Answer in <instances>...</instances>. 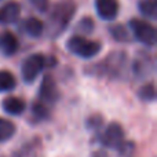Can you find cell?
<instances>
[{
	"instance_id": "1",
	"label": "cell",
	"mask_w": 157,
	"mask_h": 157,
	"mask_svg": "<svg viewBox=\"0 0 157 157\" xmlns=\"http://www.w3.org/2000/svg\"><path fill=\"white\" fill-rule=\"evenodd\" d=\"M75 13H76V4L72 0H62L54 6V8L50 13L48 26H47V30L51 35V37H57L65 32Z\"/></svg>"
},
{
	"instance_id": "2",
	"label": "cell",
	"mask_w": 157,
	"mask_h": 157,
	"mask_svg": "<svg viewBox=\"0 0 157 157\" xmlns=\"http://www.w3.org/2000/svg\"><path fill=\"white\" fill-rule=\"evenodd\" d=\"M66 47H68V50L72 54L77 55L80 58H84V59L95 57L101 51V48H102L98 41L87 40L83 36H72L68 40Z\"/></svg>"
},
{
	"instance_id": "3",
	"label": "cell",
	"mask_w": 157,
	"mask_h": 157,
	"mask_svg": "<svg viewBox=\"0 0 157 157\" xmlns=\"http://www.w3.org/2000/svg\"><path fill=\"white\" fill-rule=\"evenodd\" d=\"M130 28L135 39L142 44L149 47H153L156 44V29L149 22L141 21V19H131Z\"/></svg>"
},
{
	"instance_id": "4",
	"label": "cell",
	"mask_w": 157,
	"mask_h": 157,
	"mask_svg": "<svg viewBox=\"0 0 157 157\" xmlns=\"http://www.w3.org/2000/svg\"><path fill=\"white\" fill-rule=\"evenodd\" d=\"M46 66V58L40 54H33L28 57L22 63V78L26 83H33Z\"/></svg>"
},
{
	"instance_id": "5",
	"label": "cell",
	"mask_w": 157,
	"mask_h": 157,
	"mask_svg": "<svg viewBox=\"0 0 157 157\" xmlns=\"http://www.w3.org/2000/svg\"><path fill=\"white\" fill-rule=\"evenodd\" d=\"M124 141V130L119 123H110L99 135V142L110 149H119Z\"/></svg>"
},
{
	"instance_id": "6",
	"label": "cell",
	"mask_w": 157,
	"mask_h": 157,
	"mask_svg": "<svg viewBox=\"0 0 157 157\" xmlns=\"http://www.w3.org/2000/svg\"><path fill=\"white\" fill-rule=\"evenodd\" d=\"M39 97L43 101V103H55L59 98V91H58V87L55 84L54 78L51 76H44L43 81L40 84V90H39Z\"/></svg>"
},
{
	"instance_id": "7",
	"label": "cell",
	"mask_w": 157,
	"mask_h": 157,
	"mask_svg": "<svg viewBox=\"0 0 157 157\" xmlns=\"http://www.w3.org/2000/svg\"><path fill=\"white\" fill-rule=\"evenodd\" d=\"M95 8L98 15L105 21H113L119 14L117 0H95Z\"/></svg>"
},
{
	"instance_id": "8",
	"label": "cell",
	"mask_w": 157,
	"mask_h": 157,
	"mask_svg": "<svg viewBox=\"0 0 157 157\" xmlns=\"http://www.w3.org/2000/svg\"><path fill=\"white\" fill-rule=\"evenodd\" d=\"M21 15V6L17 2H8L0 8V24H14Z\"/></svg>"
},
{
	"instance_id": "9",
	"label": "cell",
	"mask_w": 157,
	"mask_h": 157,
	"mask_svg": "<svg viewBox=\"0 0 157 157\" xmlns=\"http://www.w3.org/2000/svg\"><path fill=\"white\" fill-rule=\"evenodd\" d=\"M19 29L29 37H40L44 32V25L40 19L35 18V17H29L21 22Z\"/></svg>"
},
{
	"instance_id": "10",
	"label": "cell",
	"mask_w": 157,
	"mask_h": 157,
	"mask_svg": "<svg viewBox=\"0 0 157 157\" xmlns=\"http://www.w3.org/2000/svg\"><path fill=\"white\" fill-rule=\"evenodd\" d=\"M0 48L4 52V55L10 57V55L15 54L18 50V40L11 32H3L0 36Z\"/></svg>"
},
{
	"instance_id": "11",
	"label": "cell",
	"mask_w": 157,
	"mask_h": 157,
	"mask_svg": "<svg viewBox=\"0 0 157 157\" xmlns=\"http://www.w3.org/2000/svg\"><path fill=\"white\" fill-rule=\"evenodd\" d=\"M2 106L6 113L11 114V116H19V114H22L25 110V102L21 98H17V97L6 98V99L3 101Z\"/></svg>"
},
{
	"instance_id": "12",
	"label": "cell",
	"mask_w": 157,
	"mask_h": 157,
	"mask_svg": "<svg viewBox=\"0 0 157 157\" xmlns=\"http://www.w3.org/2000/svg\"><path fill=\"white\" fill-rule=\"evenodd\" d=\"M15 131H17V128L13 121L0 117V144L7 142L8 139L13 138Z\"/></svg>"
},
{
	"instance_id": "13",
	"label": "cell",
	"mask_w": 157,
	"mask_h": 157,
	"mask_svg": "<svg viewBox=\"0 0 157 157\" xmlns=\"http://www.w3.org/2000/svg\"><path fill=\"white\" fill-rule=\"evenodd\" d=\"M15 77L11 72L8 71H2L0 72V92L11 91L15 88Z\"/></svg>"
},
{
	"instance_id": "14",
	"label": "cell",
	"mask_w": 157,
	"mask_h": 157,
	"mask_svg": "<svg viewBox=\"0 0 157 157\" xmlns=\"http://www.w3.org/2000/svg\"><path fill=\"white\" fill-rule=\"evenodd\" d=\"M139 11L146 18L155 19L157 15V0H144L139 3Z\"/></svg>"
},
{
	"instance_id": "15",
	"label": "cell",
	"mask_w": 157,
	"mask_h": 157,
	"mask_svg": "<svg viewBox=\"0 0 157 157\" xmlns=\"http://www.w3.org/2000/svg\"><path fill=\"white\" fill-rule=\"evenodd\" d=\"M138 97L141 98L145 102H153L156 99V90H155V84L153 83H147L144 87H141L138 91Z\"/></svg>"
},
{
	"instance_id": "16",
	"label": "cell",
	"mask_w": 157,
	"mask_h": 157,
	"mask_svg": "<svg viewBox=\"0 0 157 157\" xmlns=\"http://www.w3.org/2000/svg\"><path fill=\"white\" fill-rule=\"evenodd\" d=\"M32 114L36 120H46L48 117V109L44 103H33L32 106Z\"/></svg>"
},
{
	"instance_id": "17",
	"label": "cell",
	"mask_w": 157,
	"mask_h": 157,
	"mask_svg": "<svg viewBox=\"0 0 157 157\" xmlns=\"http://www.w3.org/2000/svg\"><path fill=\"white\" fill-rule=\"evenodd\" d=\"M119 156L117 157H134L135 155V144L131 141H124L123 145L117 149Z\"/></svg>"
},
{
	"instance_id": "18",
	"label": "cell",
	"mask_w": 157,
	"mask_h": 157,
	"mask_svg": "<svg viewBox=\"0 0 157 157\" xmlns=\"http://www.w3.org/2000/svg\"><path fill=\"white\" fill-rule=\"evenodd\" d=\"M110 35L119 41H128L130 40L128 32L125 30L124 26H121V25H116V26L110 28Z\"/></svg>"
},
{
	"instance_id": "19",
	"label": "cell",
	"mask_w": 157,
	"mask_h": 157,
	"mask_svg": "<svg viewBox=\"0 0 157 157\" xmlns=\"http://www.w3.org/2000/svg\"><path fill=\"white\" fill-rule=\"evenodd\" d=\"M13 157H37V155H36V149L32 145H25V146L19 147L17 152H14Z\"/></svg>"
},
{
	"instance_id": "20",
	"label": "cell",
	"mask_w": 157,
	"mask_h": 157,
	"mask_svg": "<svg viewBox=\"0 0 157 157\" xmlns=\"http://www.w3.org/2000/svg\"><path fill=\"white\" fill-rule=\"evenodd\" d=\"M102 124H103V119L98 114H94V116L88 117L87 120V128L91 131H99L102 130Z\"/></svg>"
},
{
	"instance_id": "21",
	"label": "cell",
	"mask_w": 157,
	"mask_h": 157,
	"mask_svg": "<svg viewBox=\"0 0 157 157\" xmlns=\"http://www.w3.org/2000/svg\"><path fill=\"white\" fill-rule=\"evenodd\" d=\"M77 29L80 30V32H83V33H91L92 29H94V22H92L91 18L86 17V18L81 19L80 24L77 25Z\"/></svg>"
},
{
	"instance_id": "22",
	"label": "cell",
	"mask_w": 157,
	"mask_h": 157,
	"mask_svg": "<svg viewBox=\"0 0 157 157\" xmlns=\"http://www.w3.org/2000/svg\"><path fill=\"white\" fill-rule=\"evenodd\" d=\"M28 2L39 13H47L48 11V0H28Z\"/></svg>"
},
{
	"instance_id": "23",
	"label": "cell",
	"mask_w": 157,
	"mask_h": 157,
	"mask_svg": "<svg viewBox=\"0 0 157 157\" xmlns=\"http://www.w3.org/2000/svg\"><path fill=\"white\" fill-rule=\"evenodd\" d=\"M90 157H109V155L105 152V150H95V152H92L91 155H90Z\"/></svg>"
},
{
	"instance_id": "24",
	"label": "cell",
	"mask_w": 157,
	"mask_h": 157,
	"mask_svg": "<svg viewBox=\"0 0 157 157\" xmlns=\"http://www.w3.org/2000/svg\"><path fill=\"white\" fill-rule=\"evenodd\" d=\"M0 2H2V0H0Z\"/></svg>"
}]
</instances>
